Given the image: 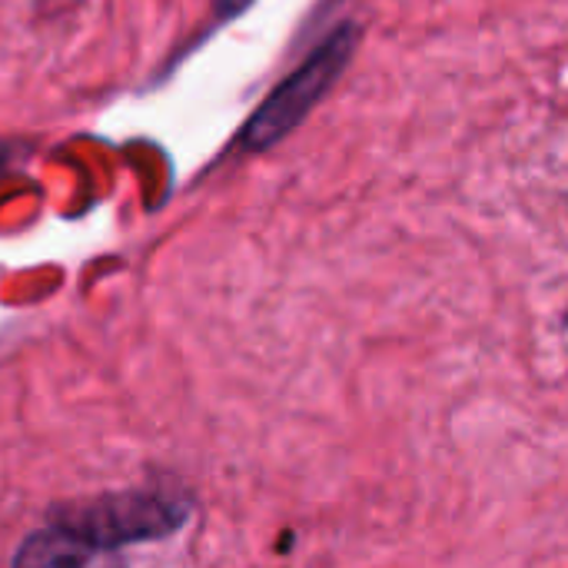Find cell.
Masks as SVG:
<instances>
[{"label": "cell", "instance_id": "obj_3", "mask_svg": "<svg viewBox=\"0 0 568 568\" xmlns=\"http://www.w3.org/2000/svg\"><path fill=\"white\" fill-rule=\"evenodd\" d=\"M13 568H126L116 549L100 546L67 526L27 536L13 556Z\"/></svg>", "mask_w": 568, "mask_h": 568}, {"label": "cell", "instance_id": "obj_4", "mask_svg": "<svg viewBox=\"0 0 568 568\" xmlns=\"http://www.w3.org/2000/svg\"><path fill=\"white\" fill-rule=\"evenodd\" d=\"M256 0H216V17L220 20H230V17H236V13H243V10H250Z\"/></svg>", "mask_w": 568, "mask_h": 568}, {"label": "cell", "instance_id": "obj_2", "mask_svg": "<svg viewBox=\"0 0 568 568\" xmlns=\"http://www.w3.org/2000/svg\"><path fill=\"white\" fill-rule=\"evenodd\" d=\"M57 526H67L100 546H123V542H143L170 536L183 526V509L163 496L150 493H123V496H103L97 503L80 506L70 519H60Z\"/></svg>", "mask_w": 568, "mask_h": 568}, {"label": "cell", "instance_id": "obj_1", "mask_svg": "<svg viewBox=\"0 0 568 568\" xmlns=\"http://www.w3.org/2000/svg\"><path fill=\"white\" fill-rule=\"evenodd\" d=\"M359 40H363L359 23H353V20L336 23L310 50V57L266 93V100L253 110V116L236 133V146L243 153H263V150H273L276 143H283L329 97L336 80L353 63Z\"/></svg>", "mask_w": 568, "mask_h": 568}]
</instances>
